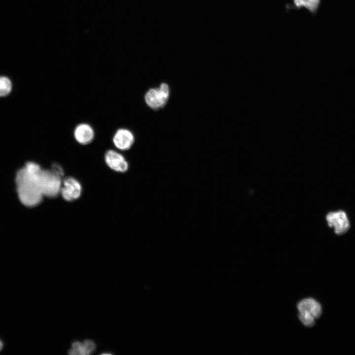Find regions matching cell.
<instances>
[{
	"label": "cell",
	"mask_w": 355,
	"mask_h": 355,
	"mask_svg": "<svg viewBox=\"0 0 355 355\" xmlns=\"http://www.w3.org/2000/svg\"><path fill=\"white\" fill-rule=\"evenodd\" d=\"M12 90L11 80L6 76H0V97H4L10 93Z\"/></svg>",
	"instance_id": "11"
},
{
	"label": "cell",
	"mask_w": 355,
	"mask_h": 355,
	"mask_svg": "<svg viewBox=\"0 0 355 355\" xmlns=\"http://www.w3.org/2000/svg\"><path fill=\"white\" fill-rule=\"evenodd\" d=\"M75 141L81 145H87L95 139V132L94 128L89 123L82 122L75 126L73 131Z\"/></svg>",
	"instance_id": "8"
},
{
	"label": "cell",
	"mask_w": 355,
	"mask_h": 355,
	"mask_svg": "<svg viewBox=\"0 0 355 355\" xmlns=\"http://www.w3.org/2000/svg\"><path fill=\"white\" fill-rule=\"evenodd\" d=\"M96 347L95 343L90 340H85L82 343L75 342L68 353L71 355H88L95 351Z\"/></svg>",
	"instance_id": "10"
},
{
	"label": "cell",
	"mask_w": 355,
	"mask_h": 355,
	"mask_svg": "<svg viewBox=\"0 0 355 355\" xmlns=\"http://www.w3.org/2000/svg\"><path fill=\"white\" fill-rule=\"evenodd\" d=\"M297 307L299 312H308L315 318H320L322 313L320 304L315 299L312 298L304 299L300 301Z\"/></svg>",
	"instance_id": "9"
},
{
	"label": "cell",
	"mask_w": 355,
	"mask_h": 355,
	"mask_svg": "<svg viewBox=\"0 0 355 355\" xmlns=\"http://www.w3.org/2000/svg\"><path fill=\"white\" fill-rule=\"evenodd\" d=\"M299 318L302 323L307 327L313 326L315 323V318L308 312H299Z\"/></svg>",
	"instance_id": "13"
},
{
	"label": "cell",
	"mask_w": 355,
	"mask_h": 355,
	"mask_svg": "<svg viewBox=\"0 0 355 355\" xmlns=\"http://www.w3.org/2000/svg\"><path fill=\"white\" fill-rule=\"evenodd\" d=\"M41 169L37 163L28 162L16 173L15 182L18 198L26 207H35L42 200L43 195L38 180Z\"/></svg>",
	"instance_id": "1"
},
{
	"label": "cell",
	"mask_w": 355,
	"mask_h": 355,
	"mask_svg": "<svg viewBox=\"0 0 355 355\" xmlns=\"http://www.w3.org/2000/svg\"><path fill=\"white\" fill-rule=\"evenodd\" d=\"M328 225L333 227L337 235L344 234L350 228V222L346 213L343 211L329 213L326 216Z\"/></svg>",
	"instance_id": "4"
},
{
	"label": "cell",
	"mask_w": 355,
	"mask_h": 355,
	"mask_svg": "<svg viewBox=\"0 0 355 355\" xmlns=\"http://www.w3.org/2000/svg\"><path fill=\"white\" fill-rule=\"evenodd\" d=\"M170 88L166 83H162L158 87L149 89L144 95V101L150 108L157 110L164 107L170 96Z\"/></svg>",
	"instance_id": "3"
},
{
	"label": "cell",
	"mask_w": 355,
	"mask_h": 355,
	"mask_svg": "<svg viewBox=\"0 0 355 355\" xmlns=\"http://www.w3.org/2000/svg\"><path fill=\"white\" fill-rule=\"evenodd\" d=\"M64 172L51 168V169H41L38 174V180L43 196L54 198L60 193L62 178Z\"/></svg>",
	"instance_id": "2"
},
{
	"label": "cell",
	"mask_w": 355,
	"mask_h": 355,
	"mask_svg": "<svg viewBox=\"0 0 355 355\" xmlns=\"http://www.w3.org/2000/svg\"><path fill=\"white\" fill-rule=\"evenodd\" d=\"M115 147L119 150L125 151L130 149L135 142V136L130 130L121 128L118 129L112 138Z\"/></svg>",
	"instance_id": "6"
},
{
	"label": "cell",
	"mask_w": 355,
	"mask_h": 355,
	"mask_svg": "<svg viewBox=\"0 0 355 355\" xmlns=\"http://www.w3.org/2000/svg\"><path fill=\"white\" fill-rule=\"evenodd\" d=\"M320 0H294L298 7L304 6L311 11H314L318 7Z\"/></svg>",
	"instance_id": "12"
},
{
	"label": "cell",
	"mask_w": 355,
	"mask_h": 355,
	"mask_svg": "<svg viewBox=\"0 0 355 355\" xmlns=\"http://www.w3.org/2000/svg\"><path fill=\"white\" fill-rule=\"evenodd\" d=\"M82 187L80 182L72 177H68L63 181L60 193L63 199L67 201H73L81 195Z\"/></svg>",
	"instance_id": "5"
},
{
	"label": "cell",
	"mask_w": 355,
	"mask_h": 355,
	"mask_svg": "<svg viewBox=\"0 0 355 355\" xmlns=\"http://www.w3.org/2000/svg\"><path fill=\"white\" fill-rule=\"evenodd\" d=\"M104 157L106 165L116 172L125 173L129 169L128 162L124 156L114 150H107Z\"/></svg>",
	"instance_id": "7"
},
{
	"label": "cell",
	"mask_w": 355,
	"mask_h": 355,
	"mask_svg": "<svg viewBox=\"0 0 355 355\" xmlns=\"http://www.w3.org/2000/svg\"><path fill=\"white\" fill-rule=\"evenodd\" d=\"M3 348V343L2 341L0 339V351H1Z\"/></svg>",
	"instance_id": "14"
}]
</instances>
